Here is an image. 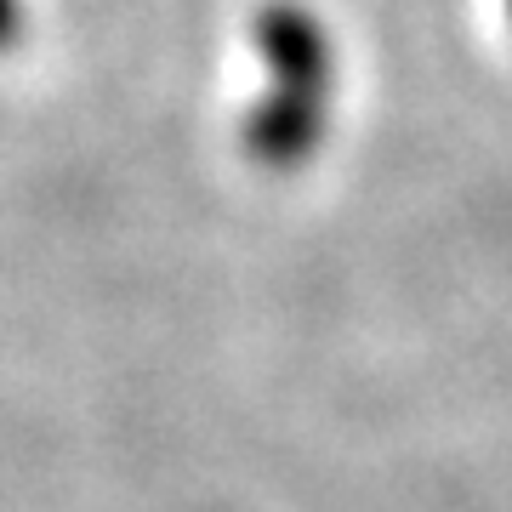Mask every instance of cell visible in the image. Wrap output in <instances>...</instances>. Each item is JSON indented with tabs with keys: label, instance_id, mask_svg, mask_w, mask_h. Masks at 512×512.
Here are the masks:
<instances>
[{
	"label": "cell",
	"instance_id": "cell-2",
	"mask_svg": "<svg viewBox=\"0 0 512 512\" xmlns=\"http://www.w3.org/2000/svg\"><path fill=\"white\" fill-rule=\"evenodd\" d=\"M18 29H23V6L18 0H0V52L18 40Z\"/></svg>",
	"mask_w": 512,
	"mask_h": 512
},
{
	"label": "cell",
	"instance_id": "cell-1",
	"mask_svg": "<svg viewBox=\"0 0 512 512\" xmlns=\"http://www.w3.org/2000/svg\"><path fill=\"white\" fill-rule=\"evenodd\" d=\"M256 52L274 69V92L245 120V148L262 165H296L319 148L330 97V46L313 12L274 0L256 12Z\"/></svg>",
	"mask_w": 512,
	"mask_h": 512
}]
</instances>
